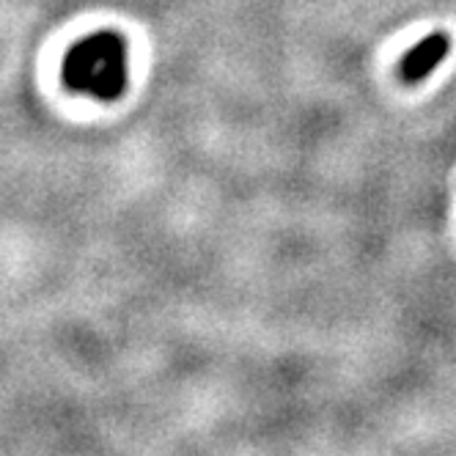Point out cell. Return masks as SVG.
Returning <instances> with one entry per match:
<instances>
[{"label": "cell", "mask_w": 456, "mask_h": 456, "mask_svg": "<svg viewBox=\"0 0 456 456\" xmlns=\"http://www.w3.org/2000/svg\"><path fill=\"white\" fill-rule=\"evenodd\" d=\"M63 83L72 91L91 94L96 100H118L126 88V47L118 34L86 37L63 61Z\"/></svg>", "instance_id": "obj_1"}, {"label": "cell", "mask_w": 456, "mask_h": 456, "mask_svg": "<svg viewBox=\"0 0 456 456\" xmlns=\"http://www.w3.org/2000/svg\"><path fill=\"white\" fill-rule=\"evenodd\" d=\"M451 53V37L437 30V34H429L423 42H418L404 58H402V67H399V75L404 83H420L427 80L435 69L437 63Z\"/></svg>", "instance_id": "obj_2"}]
</instances>
